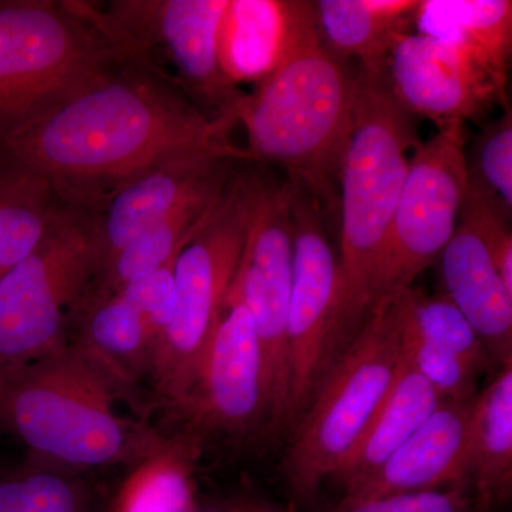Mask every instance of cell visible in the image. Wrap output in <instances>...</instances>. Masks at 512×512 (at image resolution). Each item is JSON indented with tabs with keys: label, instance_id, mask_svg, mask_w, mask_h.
<instances>
[{
	"label": "cell",
	"instance_id": "obj_1",
	"mask_svg": "<svg viewBox=\"0 0 512 512\" xmlns=\"http://www.w3.org/2000/svg\"><path fill=\"white\" fill-rule=\"evenodd\" d=\"M238 124L235 114L204 109L153 64L131 62L0 138V168L39 175L60 201L93 212L161 165L191 158L252 163L232 141Z\"/></svg>",
	"mask_w": 512,
	"mask_h": 512
},
{
	"label": "cell",
	"instance_id": "obj_2",
	"mask_svg": "<svg viewBox=\"0 0 512 512\" xmlns=\"http://www.w3.org/2000/svg\"><path fill=\"white\" fill-rule=\"evenodd\" d=\"M359 67L323 43L318 20L279 63L239 100L252 163L274 164L318 202L339 207L343 154L353 126Z\"/></svg>",
	"mask_w": 512,
	"mask_h": 512
},
{
	"label": "cell",
	"instance_id": "obj_3",
	"mask_svg": "<svg viewBox=\"0 0 512 512\" xmlns=\"http://www.w3.org/2000/svg\"><path fill=\"white\" fill-rule=\"evenodd\" d=\"M114 384L73 343L0 377V429L33 457L80 471L131 467L161 434L121 419Z\"/></svg>",
	"mask_w": 512,
	"mask_h": 512
},
{
	"label": "cell",
	"instance_id": "obj_4",
	"mask_svg": "<svg viewBox=\"0 0 512 512\" xmlns=\"http://www.w3.org/2000/svg\"><path fill=\"white\" fill-rule=\"evenodd\" d=\"M420 143L412 114L390 93L386 73L359 86L339 178V265L343 320L353 339L372 311L373 279L384 241Z\"/></svg>",
	"mask_w": 512,
	"mask_h": 512
},
{
	"label": "cell",
	"instance_id": "obj_5",
	"mask_svg": "<svg viewBox=\"0 0 512 512\" xmlns=\"http://www.w3.org/2000/svg\"><path fill=\"white\" fill-rule=\"evenodd\" d=\"M131 62L141 60L106 29L94 6L0 0V138Z\"/></svg>",
	"mask_w": 512,
	"mask_h": 512
},
{
	"label": "cell",
	"instance_id": "obj_6",
	"mask_svg": "<svg viewBox=\"0 0 512 512\" xmlns=\"http://www.w3.org/2000/svg\"><path fill=\"white\" fill-rule=\"evenodd\" d=\"M402 360V293L376 303L288 436L281 473L309 500L335 477L389 393Z\"/></svg>",
	"mask_w": 512,
	"mask_h": 512
},
{
	"label": "cell",
	"instance_id": "obj_7",
	"mask_svg": "<svg viewBox=\"0 0 512 512\" xmlns=\"http://www.w3.org/2000/svg\"><path fill=\"white\" fill-rule=\"evenodd\" d=\"M245 204V241L227 296L247 308L261 353L265 443L288 437V315L293 275V185L264 164L235 171Z\"/></svg>",
	"mask_w": 512,
	"mask_h": 512
},
{
	"label": "cell",
	"instance_id": "obj_8",
	"mask_svg": "<svg viewBox=\"0 0 512 512\" xmlns=\"http://www.w3.org/2000/svg\"><path fill=\"white\" fill-rule=\"evenodd\" d=\"M97 272L92 211L60 201L39 245L0 279V377L69 343Z\"/></svg>",
	"mask_w": 512,
	"mask_h": 512
},
{
	"label": "cell",
	"instance_id": "obj_9",
	"mask_svg": "<svg viewBox=\"0 0 512 512\" xmlns=\"http://www.w3.org/2000/svg\"><path fill=\"white\" fill-rule=\"evenodd\" d=\"M235 170L174 259L173 316L157 342L150 377L154 399L170 413L197 383L244 248L245 204Z\"/></svg>",
	"mask_w": 512,
	"mask_h": 512
},
{
	"label": "cell",
	"instance_id": "obj_10",
	"mask_svg": "<svg viewBox=\"0 0 512 512\" xmlns=\"http://www.w3.org/2000/svg\"><path fill=\"white\" fill-rule=\"evenodd\" d=\"M466 147V123H451L414 148L377 262L373 306L413 288L453 238L468 191Z\"/></svg>",
	"mask_w": 512,
	"mask_h": 512
},
{
	"label": "cell",
	"instance_id": "obj_11",
	"mask_svg": "<svg viewBox=\"0 0 512 512\" xmlns=\"http://www.w3.org/2000/svg\"><path fill=\"white\" fill-rule=\"evenodd\" d=\"M293 185V275L288 315V436L349 345L343 320L339 255L325 227V212Z\"/></svg>",
	"mask_w": 512,
	"mask_h": 512
},
{
	"label": "cell",
	"instance_id": "obj_12",
	"mask_svg": "<svg viewBox=\"0 0 512 512\" xmlns=\"http://www.w3.org/2000/svg\"><path fill=\"white\" fill-rule=\"evenodd\" d=\"M228 5L229 0H111L99 15L144 62L157 66L163 55L174 66L175 82L204 109L238 116L244 93L225 73L220 50Z\"/></svg>",
	"mask_w": 512,
	"mask_h": 512
},
{
	"label": "cell",
	"instance_id": "obj_13",
	"mask_svg": "<svg viewBox=\"0 0 512 512\" xmlns=\"http://www.w3.org/2000/svg\"><path fill=\"white\" fill-rule=\"evenodd\" d=\"M171 414L183 421L177 433L201 447L212 436L264 443L261 353L251 316L237 299L225 296L197 383Z\"/></svg>",
	"mask_w": 512,
	"mask_h": 512
},
{
	"label": "cell",
	"instance_id": "obj_14",
	"mask_svg": "<svg viewBox=\"0 0 512 512\" xmlns=\"http://www.w3.org/2000/svg\"><path fill=\"white\" fill-rule=\"evenodd\" d=\"M386 82L407 113L429 119L437 128L481 119L494 106L510 107L507 90L470 57L416 32L397 40L387 59Z\"/></svg>",
	"mask_w": 512,
	"mask_h": 512
},
{
	"label": "cell",
	"instance_id": "obj_15",
	"mask_svg": "<svg viewBox=\"0 0 512 512\" xmlns=\"http://www.w3.org/2000/svg\"><path fill=\"white\" fill-rule=\"evenodd\" d=\"M242 161L191 158L161 165L134 178L93 211L99 272L130 242L170 217L198 192L225 177ZM96 275V276H97Z\"/></svg>",
	"mask_w": 512,
	"mask_h": 512
},
{
	"label": "cell",
	"instance_id": "obj_16",
	"mask_svg": "<svg viewBox=\"0 0 512 512\" xmlns=\"http://www.w3.org/2000/svg\"><path fill=\"white\" fill-rule=\"evenodd\" d=\"M471 402L441 403L369 480L345 494L342 501L370 500L451 485L468 487L466 441Z\"/></svg>",
	"mask_w": 512,
	"mask_h": 512
},
{
	"label": "cell",
	"instance_id": "obj_17",
	"mask_svg": "<svg viewBox=\"0 0 512 512\" xmlns=\"http://www.w3.org/2000/svg\"><path fill=\"white\" fill-rule=\"evenodd\" d=\"M440 264L447 298L466 316L491 359L501 367L512 365V293L501 281L483 235L463 215Z\"/></svg>",
	"mask_w": 512,
	"mask_h": 512
},
{
	"label": "cell",
	"instance_id": "obj_18",
	"mask_svg": "<svg viewBox=\"0 0 512 512\" xmlns=\"http://www.w3.org/2000/svg\"><path fill=\"white\" fill-rule=\"evenodd\" d=\"M315 25V2L229 0L220 36L225 73L235 84L261 82Z\"/></svg>",
	"mask_w": 512,
	"mask_h": 512
},
{
	"label": "cell",
	"instance_id": "obj_19",
	"mask_svg": "<svg viewBox=\"0 0 512 512\" xmlns=\"http://www.w3.org/2000/svg\"><path fill=\"white\" fill-rule=\"evenodd\" d=\"M69 343L100 367L121 397L150 380L157 340L146 320L120 295H84L70 326Z\"/></svg>",
	"mask_w": 512,
	"mask_h": 512
},
{
	"label": "cell",
	"instance_id": "obj_20",
	"mask_svg": "<svg viewBox=\"0 0 512 512\" xmlns=\"http://www.w3.org/2000/svg\"><path fill=\"white\" fill-rule=\"evenodd\" d=\"M419 3V0H319L315 6L320 37L333 55L357 63L366 76H382L397 40L412 33Z\"/></svg>",
	"mask_w": 512,
	"mask_h": 512
},
{
	"label": "cell",
	"instance_id": "obj_21",
	"mask_svg": "<svg viewBox=\"0 0 512 512\" xmlns=\"http://www.w3.org/2000/svg\"><path fill=\"white\" fill-rule=\"evenodd\" d=\"M467 484L481 512L494 511L512 493V365L470 404L466 441Z\"/></svg>",
	"mask_w": 512,
	"mask_h": 512
},
{
	"label": "cell",
	"instance_id": "obj_22",
	"mask_svg": "<svg viewBox=\"0 0 512 512\" xmlns=\"http://www.w3.org/2000/svg\"><path fill=\"white\" fill-rule=\"evenodd\" d=\"M414 29L456 47L507 90L512 55L510 0H423Z\"/></svg>",
	"mask_w": 512,
	"mask_h": 512
},
{
	"label": "cell",
	"instance_id": "obj_23",
	"mask_svg": "<svg viewBox=\"0 0 512 512\" xmlns=\"http://www.w3.org/2000/svg\"><path fill=\"white\" fill-rule=\"evenodd\" d=\"M443 403L433 386L400 360L389 393L336 471L345 494L369 480Z\"/></svg>",
	"mask_w": 512,
	"mask_h": 512
},
{
	"label": "cell",
	"instance_id": "obj_24",
	"mask_svg": "<svg viewBox=\"0 0 512 512\" xmlns=\"http://www.w3.org/2000/svg\"><path fill=\"white\" fill-rule=\"evenodd\" d=\"M202 447L190 437L161 436L130 467L107 512H188L195 501L194 468Z\"/></svg>",
	"mask_w": 512,
	"mask_h": 512
},
{
	"label": "cell",
	"instance_id": "obj_25",
	"mask_svg": "<svg viewBox=\"0 0 512 512\" xmlns=\"http://www.w3.org/2000/svg\"><path fill=\"white\" fill-rule=\"evenodd\" d=\"M234 170L208 185L181 205L170 217L158 222L130 242L94 278L86 295H114L133 279L150 274L173 261L188 238L197 231L212 208L221 200Z\"/></svg>",
	"mask_w": 512,
	"mask_h": 512
},
{
	"label": "cell",
	"instance_id": "obj_26",
	"mask_svg": "<svg viewBox=\"0 0 512 512\" xmlns=\"http://www.w3.org/2000/svg\"><path fill=\"white\" fill-rule=\"evenodd\" d=\"M59 204L45 178L0 168V279L39 245Z\"/></svg>",
	"mask_w": 512,
	"mask_h": 512
},
{
	"label": "cell",
	"instance_id": "obj_27",
	"mask_svg": "<svg viewBox=\"0 0 512 512\" xmlns=\"http://www.w3.org/2000/svg\"><path fill=\"white\" fill-rule=\"evenodd\" d=\"M77 471L33 457L0 471V512H90V490Z\"/></svg>",
	"mask_w": 512,
	"mask_h": 512
},
{
	"label": "cell",
	"instance_id": "obj_28",
	"mask_svg": "<svg viewBox=\"0 0 512 512\" xmlns=\"http://www.w3.org/2000/svg\"><path fill=\"white\" fill-rule=\"evenodd\" d=\"M402 299L404 325L419 338L460 356L481 373L491 365L483 340L446 295H426L413 286L403 291Z\"/></svg>",
	"mask_w": 512,
	"mask_h": 512
},
{
	"label": "cell",
	"instance_id": "obj_29",
	"mask_svg": "<svg viewBox=\"0 0 512 512\" xmlns=\"http://www.w3.org/2000/svg\"><path fill=\"white\" fill-rule=\"evenodd\" d=\"M402 359L433 386L443 402H471L478 393L477 382L483 373L460 356L431 345L407 329L403 320V299Z\"/></svg>",
	"mask_w": 512,
	"mask_h": 512
},
{
	"label": "cell",
	"instance_id": "obj_30",
	"mask_svg": "<svg viewBox=\"0 0 512 512\" xmlns=\"http://www.w3.org/2000/svg\"><path fill=\"white\" fill-rule=\"evenodd\" d=\"M473 161L467 160L468 184L512 211V110L490 121L474 141Z\"/></svg>",
	"mask_w": 512,
	"mask_h": 512
},
{
	"label": "cell",
	"instance_id": "obj_31",
	"mask_svg": "<svg viewBox=\"0 0 512 512\" xmlns=\"http://www.w3.org/2000/svg\"><path fill=\"white\" fill-rule=\"evenodd\" d=\"M328 512H481L467 485L386 495L360 501H340Z\"/></svg>",
	"mask_w": 512,
	"mask_h": 512
},
{
	"label": "cell",
	"instance_id": "obj_32",
	"mask_svg": "<svg viewBox=\"0 0 512 512\" xmlns=\"http://www.w3.org/2000/svg\"><path fill=\"white\" fill-rule=\"evenodd\" d=\"M174 259L150 274L133 279L116 292L143 316L157 342L173 316Z\"/></svg>",
	"mask_w": 512,
	"mask_h": 512
},
{
	"label": "cell",
	"instance_id": "obj_33",
	"mask_svg": "<svg viewBox=\"0 0 512 512\" xmlns=\"http://www.w3.org/2000/svg\"><path fill=\"white\" fill-rule=\"evenodd\" d=\"M188 512H258V508H238V510H218V508H198V505H195L191 511Z\"/></svg>",
	"mask_w": 512,
	"mask_h": 512
},
{
	"label": "cell",
	"instance_id": "obj_34",
	"mask_svg": "<svg viewBox=\"0 0 512 512\" xmlns=\"http://www.w3.org/2000/svg\"><path fill=\"white\" fill-rule=\"evenodd\" d=\"M258 512H268V511L264 510V508H258Z\"/></svg>",
	"mask_w": 512,
	"mask_h": 512
}]
</instances>
